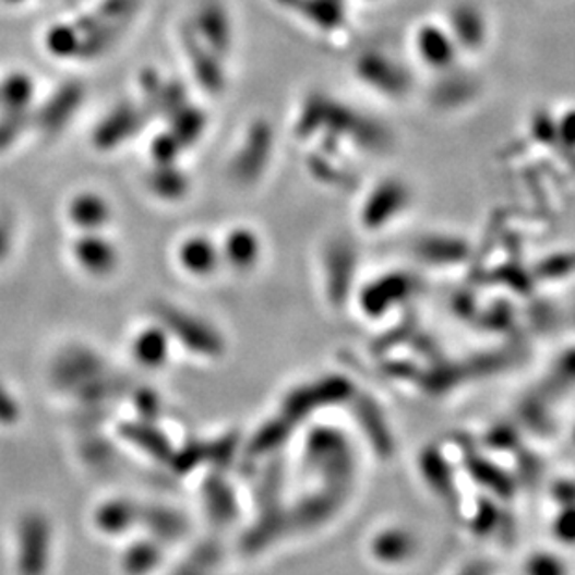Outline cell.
Returning <instances> with one entry per match:
<instances>
[{
    "label": "cell",
    "mask_w": 575,
    "mask_h": 575,
    "mask_svg": "<svg viewBox=\"0 0 575 575\" xmlns=\"http://www.w3.org/2000/svg\"><path fill=\"white\" fill-rule=\"evenodd\" d=\"M75 250L76 257L81 260V263L95 273L107 271L116 260L115 248L110 247V242L95 233L84 235L83 239L76 242Z\"/></svg>",
    "instance_id": "cell-10"
},
{
    "label": "cell",
    "mask_w": 575,
    "mask_h": 575,
    "mask_svg": "<svg viewBox=\"0 0 575 575\" xmlns=\"http://www.w3.org/2000/svg\"><path fill=\"white\" fill-rule=\"evenodd\" d=\"M419 58L432 68H450L455 60L456 44L453 34L442 26L427 25L418 32L416 38Z\"/></svg>",
    "instance_id": "cell-6"
},
{
    "label": "cell",
    "mask_w": 575,
    "mask_h": 575,
    "mask_svg": "<svg viewBox=\"0 0 575 575\" xmlns=\"http://www.w3.org/2000/svg\"><path fill=\"white\" fill-rule=\"evenodd\" d=\"M146 120V108L139 107L134 103H120L99 121V125L95 127L92 136L94 146L99 152H112L127 140L134 139L142 131Z\"/></svg>",
    "instance_id": "cell-1"
},
{
    "label": "cell",
    "mask_w": 575,
    "mask_h": 575,
    "mask_svg": "<svg viewBox=\"0 0 575 575\" xmlns=\"http://www.w3.org/2000/svg\"><path fill=\"white\" fill-rule=\"evenodd\" d=\"M271 153H273V129L265 121H257L248 131L241 152L235 155L231 176L242 184L255 183L268 165Z\"/></svg>",
    "instance_id": "cell-2"
},
{
    "label": "cell",
    "mask_w": 575,
    "mask_h": 575,
    "mask_svg": "<svg viewBox=\"0 0 575 575\" xmlns=\"http://www.w3.org/2000/svg\"><path fill=\"white\" fill-rule=\"evenodd\" d=\"M205 129H207V116L190 103L170 118V131L176 134V139L183 144V147L194 146L197 140L202 139Z\"/></svg>",
    "instance_id": "cell-11"
},
{
    "label": "cell",
    "mask_w": 575,
    "mask_h": 575,
    "mask_svg": "<svg viewBox=\"0 0 575 575\" xmlns=\"http://www.w3.org/2000/svg\"><path fill=\"white\" fill-rule=\"evenodd\" d=\"M4 2H8V4H20L23 0H4Z\"/></svg>",
    "instance_id": "cell-19"
},
{
    "label": "cell",
    "mask_w": 575,
    "mask_h": 575,
    "mask_svg": "<svg viewBox=\"0 0 575 575\" xmlns=\"http://www.w3.org/2000/svg\"><path fill=\"white\" fill-rule=\"evenodd\" d=\"M140 0H103L101 7L95 10V17L103 23L127 26L139 12Z\"/></svg>",
    "instance_id": "cell-15"
},
{
    "label": "cell",
    "mask_w": 575,
    "mask_h": 575,
    "mask_svg": "<svg viewBox=\"0 0 575 575\" xmlns=\"http://www.w3.org/2000/svg\"><path fill=\"white\" fill-rule=\"evenodd\" d=\"M189 103V92L181 81H165L158 94L155 112L170 120L171 116L178 115L179 110L187 107Z\"/></svg>",
    "instance_id": "cell-14"
},
{
    "label": "cell",
    "mask_w": 575,
    "mask_h": 575,
    "mask_svg": "<svg viewBox=\"0 0 575 575\" xmlns=\"http://www.w3.org/2000/svg\"><path fill=\"white\" fill-rule=\"evenodd\" d=\"M70 218L79 228L94 233L103 226H107L110 218V203L95 192L76 194L70 203Z\"/></svg>",
    "instance_id": "cell-7"
},
{
    "label": "cell",
    "mask_w": 575,
    "mask_h": 575,
    "mask_svg": "<svg viewBox=\"0 0 575 575\" xmlns=\"http://www.w3.org/2000/svg\"><path fill=\"white\" fill-rule=\"evenodd\" d=\"M147 187L166 202L183 200L190 190V178L178 165H155L147 173Z\"/></svg>",
    "instance_id": "cell-8"
},
{
    "label": "cell",
    "mask_w": 575,
    "mask_h": 575,
    "mask_svg": "<svg viewBox=\"0 0 575 575\" xmlns=\"http://www.w3.org/2000/svg\"><path fill=\"white\" fill-rule=\"evenodd\" d=\"M183 49L197 84L209 94H220L226 86L221 57H218L215 51H211L209 47L197 38L192 28H184Z\"/></svg>",
    "instance_id": "cell-4"
},
{
    "label": "cell",
    "mask_w": 575,
    "mask_h": 575,
    "mask_svg": "<svg viewBox=\"0 0 575 575\" xmlns=\"http://www.w3.org/2000/svg\"><path fill=\"white\" fill-rule=\"evenodd\" d=\"M81 32L73 25H55L51 31L47 32L45 36V45L47 51L51 52L55 58H62V60H70V58H79L81 52Z\"/></svg>",
    "instance_id": "cell-12"
},
{
    "label": "cell",
    "mask_w": 575,
    "mask_h": 575,
    "mask_svg": "<svg viewBox=\"0 0 575 575\" xmlns=\"http://www.w3.org/2000/svg\"><path fill=\"white\" fill-rule=\"evenodd\" d=\"M34 99V83L26 73H12L0 81L2 112H28Z\"/></svg>",
    "instance_id": "cell-9"
},
{
    "label": "cell",
    "mask_w": 575,
    "mask_h": 575,
    "mask_svg": "<svg viewBox=\"0 0 575 575\" xmlns=\"http://www.w3.org/2000/svg\"><path fill=\"white\" fill-rule=\"evenodd\" d=\"M28 125V112H2L0 116V153L17 142Z\"/></svg>",
    "instance_id": "cell-17"
},
{
    "label": "cell",
    "mask_w": 575,
    "mask_h": 575,
    "mask_svg": "<svg viewBox=\"0 0 575 575\" xmlns=\"http://www.w3.org/2000/svg\"><path fill=\"white\" fill-rule=\"evenodd\" d=\"M228 253L229 257L237 261V263L252 261L255 257V253H257V242H255L253 233L244 231V229H237V231L229 235Z\"/></svg>",
    "instance_id": "cell-18"
},
{
    "label": "cell",
    "mask_w": 575,
    "mask_h": 575,
    "mask_svg": "<svg viewBox=\"0 0 575 575\" xmlns=\"http://www.w3.org/2000/svg\"><path fill=\"white\" fill-rule=\"evenodd\" d=\"M216 250L211 241L202 239V237H194L184 241L181 247V261L183 265L194 273H207L211 266L215 265Z\"/></svg>",
    "instance_id": "cell-13"
},
{
    "label": "cell",
    "mask_w": 575,
    "mask_h": 575,
    "mask_svg": "<svg viewBox=\"0 0 575 575\" xmlns=\"http://www.w3.org/2000/svg\"><path fill=\"white\" fill-rule=\"evenodd\" d=\"M190 28L218 57H226L231 49V44H233L231 20H229L228 8L224 7L220 0H203L197 8L194 25Z\"/></svg>",
    "instance_id": "cell-3"
},
{
    "label": "cell",
    "mask_w": 575,
    "mask_h": 575,
    "mask_svg": "<svg viewBox=\"0 0 575 575\" xmlns=\"http://www.w3.org/2000/svg\"><path fill=\"white\" fill-rule=\"evenodd\" d=\"M84 99V86L81 83H65L47 99L39 115L36 116L38 125L44 133L57 134L68 125Z\"/></svg>",
    "instance_id": "cell-5"
},
{
    "label": "cell",
    "mask_w": 575,
    "mask_h": 575,
    "mask_svg": "<svg viewBox=\"0 0 575 575\" xmlns=\"http://www.w3.org/2000/svg\"><path fill=\"white\" fill-rule=\"evenodd\" d=\"M184 147L170 129L153 139L152 157L155 165H178L179 155Z\"/></svg>",
    "instance_id": "cell-16"
}]
</instances>
